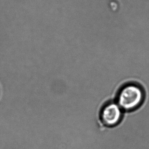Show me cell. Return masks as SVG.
I'll use <instances>...</instances> for the list:
<instances>
[{"label":"cell","instance_id":"6da1fadb","mask_svg":"<svg viewBox=\"0 0 149 149\" xmlns=\"http://www.w3.org/2000/svg\"><path fill=\"white\" fill-rule=\"evenodd\" d=\"M115 98V101L124 112H132L143 104L145 98V93L140 85L128 83L119 89Z\"/></svg>","mask_w":149,"mask_h":149},{"label":"cell","instance_id":"7a4b0ae2","mask_svg":"<svg viewBox=\"0 0 149 149\" xmlns=\"http://www.w3.org/2000/svg\"><path fill=\"white\" fill-rule=\"evenodd\" d=\"M124 111L116 101H109L102 107L99 117L101 123L107 127L117 126L124 118Z\"/></svg>","mask_w":149,"mask_h":149}]
</instances>
